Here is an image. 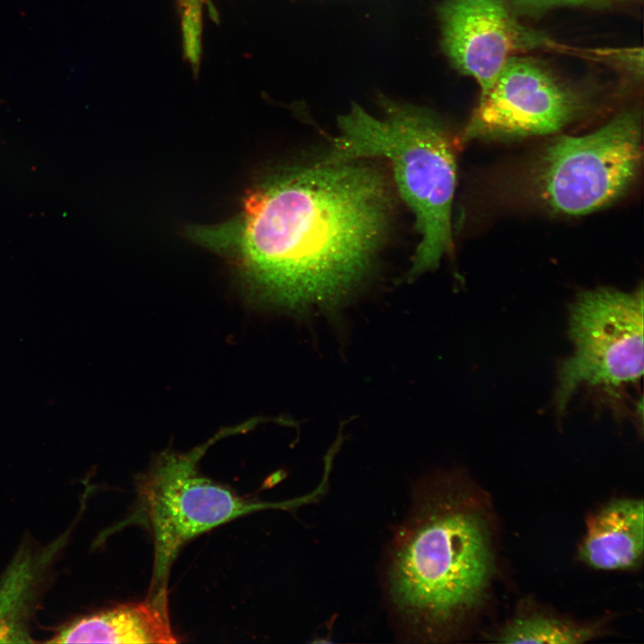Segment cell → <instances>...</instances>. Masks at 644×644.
<instances>
[{
  "mask_svg": "<svg viewBox=\"0 0 644 644\" xmlns=\"http://www.w3.org/2000/svg\"><path fill=\"white\" fill-rule=\"evenodd\" d=\"M438 16L445 55L458 72L476 80L480 97L512 56L550 43L518 21L506 0H445Z\"/></svg>",
  "mask_w": 644,
  "mask_h": 644,
  "instance_id": "cell-8",
  "label": "cell"
},
{
  "mask_svg": "<svg viewBox=\"0 0 644 644\" xmlns=\"http://www.w3.org/2000/svg\"><path fill=\"white\" fill-rule=\"evenodd\" d=\"M486 517L456 484L421 483L396 530L386 564V590L403 632L417 641L451 634L481 600L492 574Z\"/></svg>",
  "mask_w": 644,
  "mask_h": 644,
  "instance_id": "cell-2",
  "label": "cell"
},
{
  "mask_svg": "<svg viewBox=\"0 0 644 644\" xmlns=\"http://www.w3.org/2000/svg\"><path fill=\"white\" fill-rule=\"evenodd\" d=\"M594 626L578 625L547 615L513 619L498 634L501 643H583L596 636Z\"/></svg>",
  "mask_w": 644,
  "mask_h": 644,
  "instance_id": "cell-11",
  "label": "cell"
},
{
  "mask_svg": "<svg viewBox=\"0 0 644 644\" xmlns=\"http://www.w3.org/2000/svg\"><path fill=\"white\" fill-rule=\"evenodd\" d=\"M388 182L362 159L318 161L262 181L227 221L188 237L226 258L255 301L331 304L371 265L392 210Z\"/></svg>",
  "mask_w": 644,
  "mask_h": 644,
  "instance_id": "cell-1",
  "label": "cell"
},
{
  "mask_svg": "<svg viewBox=\"0 0 644 644\" xmlns=\"http://www.w3.org/2000/svg\"><path fill=\"white\" fill-rule=\"evenodd\" d=\"M584 93L538 61L512 56L473 111L462 142L554 133L584 114Z\"/></svg>",
  "mask_w": 644,
  "mask_h": 644,
  "instance_id": "cell-7",
  "label": "cell"
},
{
  "mask_svg": "<svg viewBox=\"0 0 644 644\" xmlns=\"http://www.w3.org/2000/svg\"><path fill=\"white\" fill-rule=\"evenodd\" d=\"M338 128L322 161L386 158L420 234L410 275L436 267L453 247L451 210L456 182L454 147L444 125L425 110L385 101L381 117L353 105L339 116Z\"/></svg>",
  "mask_w": 644,
  "mask_h": 644,
  "instance_id": "cell-3",
  "label": "cell"
},
{
  "mask_svg": "<svg viewBox=\"0 0 644 644\" xmlns=\"http://www.w3.org/2000/svg\"><path fill=\"white\" fill-rule=\"evenodd\" d=\"M643 550V501L623 498L606 504L589 518L579 558L597 570H630L640 564Z\"/></svg>",
  "mask_w": 644,
  "mask_h": 644,
  "instance_id": "cell-10",
  "label": "cell"
},
{
  "mask_svg": "<svg viewBox=\"0 0 644 644\" xmlns=\"http://www.w3.org/2000/svg\"><path fill=\"white\" fill-rule=\"evenodd\" d=\"M205 444L187 453H161L138 480V515L154 543L149 594L167 597V579L180 548L190 539L228 521L263 509L197 469Z\"/></svg>",
  "mask_w": 644,
  "mask_h": 644,
  "instance_id": "cell-4",
  "label": "cell"
},
{
  "mask_svg": "<svg viewBox=\"0 0 644 644\" xmlns=\"http://www.w3.org/2000/svg\"><path fill=\"white\" fill-rule=\"evenodd\" d=\"M167 598L147 597L84 616L58 631L55 643H176Z\"/></svg>",
  "mask_w": 644,
  "mask_h": 644,
  "instance_id": "cell-9",
  "label": "cell"
},
{
  "mask_svg": "<svg viewBox=\"0 0 644 644\" xmlns=\"http://www.w3.org/2000/svg\"><path fill=\"white\" fill-rule=\"evenodd\" d=\"M573 354L560 366L555 394L564 411L584 385L616 394L643 373V291L598 288L579 294L571 307Z\"/></svg>",
  "mask_w": 644,
  "mask_h": 644,
  "instance_id": "cell-6",
  "label": "cell"
},
{
  "mask_svg": "<svg viewBox=\"0 0 644 644\" xmlns=\"http://www.w3.org/2000/svg\"><path fill=\"white\" fill-rule=\"evenodd\" d=\"M641 116L624 111L582 136L555 139L538 166L537 185L555 212L588 214L621 198L635 181L642 159Z\"/></svg>",
  "mask_w": 644,
  "mask_h": 644,
  "instance_id": "cell-5",
  "label": "cell"
},
{
  "mask_svg": "<svg viewBox=\"0 0 644 644\" xmlns=\"http://www.w3.org/2000/svg\"><path fill=\"white\" fill-rule=\"evenodd\" d=\"M624 0H506L513 11L523 14H538L549 9L567 5L602 6Z\"/></svg>",
  "mask_w": 644,
  "mask_h": 644,
  "instance_id": "cell-12",
  "label": "cell"
}]
</instances>
